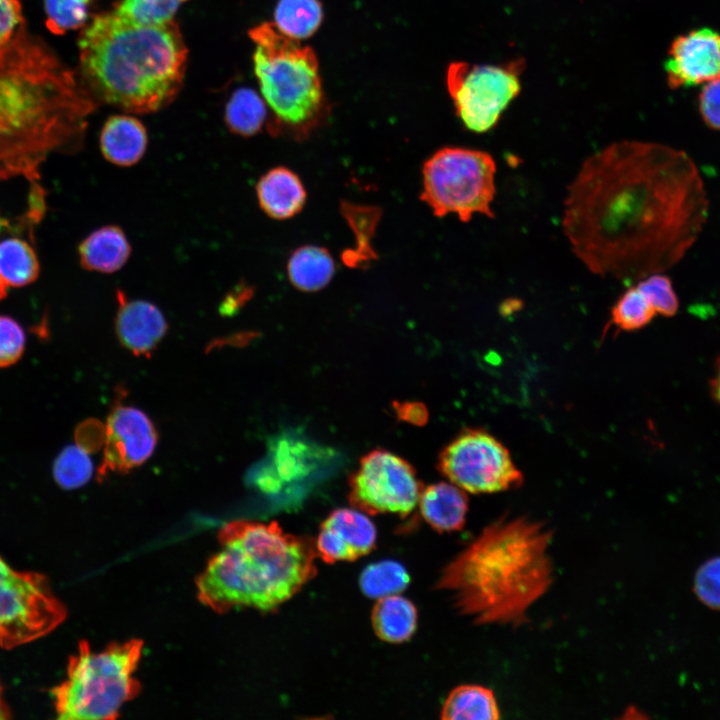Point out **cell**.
<instances>
[{
    "instance_id": "cell-37",
    "label": "cell",
    "mask_w": 720,
    "mask_h": 720,
    "mask_svg": "<svg viewBox=\"0 0 720 720\" xmlns=\"http://www.w3.org/2000/svg\"><path fill=\"white\" fill-rule=\"evenodd\" d=\"M252 295V289L244 284H239L235 289L231 290L221 305V312L224 314H232L243 305Z\"/></svg>"
},
{
    "instance_id": "cell-9",
    "label": "cell",
    "mask_w": 720,
    "mask_h": 720,
    "mask_svg": "<svg viewBox=\"0 0 720 720\" xmlns=\"http://www.w3.org/2000/svg\"><path fill=\"white\" fill-rule=\"evenodd\" d=\"M66 616V608L46 576L14 569L0 556L2 649L10 650L48 635Z\"/></svg>"
},
{
    "instance_id": "cell-26",
    "label": "cell",
    "mask_w": 720,
    "mask_h": 720,
    "mask_svg": "<svg viewBox=\"0 0 720 720\" xmlns=\"http://www.w3.org/2000/svg\"><path fill=\"white\" fill-rule=\"evenodd\" d=\"M267 118V104L253 89L239 88L233 92L225 107L224 119L228 129L239 136L256 135Z\"/></svg>"
},
{
    "instance_id": "cell-41",
    "label": "cell",
    "mask_w": 720,
    "mask_h": 720,
    "mask_svg": "<svg viewBox=\"0 0 720 720\" xmlns=\"http://www.w3.org/2000/svg\"><path fill=\"white\" fill-rule=\"evenodd\" d=\"M12 220L4 218L0 215V235L4 230H6L8 227L11 226ZM8 287L5 285V283L0 279V301L7 296Z\"/></svg>"
},
{
    "instance_id": "cell-23",
    "label": "cell",
    "mask_w": 720,
    "mask_h": 720,
    "mask_svg": "<svg viewBox=\"0 0 720 720\" xmlns=\"http://www.w3.org/2000/svg\"><path fill=\"white\" fill-rule=\"evenodd\" d=\"M335 263L327 249L305 245L294 250L287 263L290 282L299 290L314 292L332 279Z\"/></svg>"
},
{
    "instance_id": "cell-4",
    "label": "cell",
    "mask_w": 720,
    "mask_h": 720,
    "mask_svg": "<svg viewBox=\"0 0 720 720\" xmlns=\"http://www.w3.org/2000/svg\"><path fill=\"white\" fill-rule=\"evenodd\" d=\"M78 49L77 76L95 102L151 113L170 104L181 89L187 48L174 20L134 24L113 9L82 28Z\"/></svg>"
},
{
    "instance_id": "cell-10",
    "label": "cell",
    "mask_w": 720,
    "mask_h": 720,
    "mask_svg": "<svg viewBox=\"0 0 720 720\" xmlns=\"http://www.w3.org/2000/svg\"><path fill=\"white\" fill-rule=\"evenodd\" d=\"M524 61L475 65L456 61L446 72V84L456 114L465 128L484 133L494 128L521 90Z\"/></svg>"
},
{
    "instance_id": "cell-36",
    "label": "cell",
    "mask_w": 720,
    "mask_h": 720,
    "mask_svg": "<svg viewBox=\"0 0 720 720\" xmlns=\"http://www.w3.org/2000/svg\"><path fill=\"white\" fill-rule=\"evenodd\" d=\"M24 22L20 0H0V46L6 44Z\"/></svg>"
},
{
    "instance_id": "cell-24",
    "label": "cell",
    "mask_w": 720,
    "mask_h": 720,
    "mask_svg": "<svg viewBox=\"0 0 720 720\" xmlns=\"http://www.w3.org/2000/svg\"><path fill=\"white\" fill-rule=\"evenodd\" d=\"M500 709L494 692L485 686L465 684L454 688L442 709L443 720H495Z\"/></svg>"
},
{
    "instance_id": "cell-5",
    "label": "cell",
    "mask_w": 720,
    "mask_h": 720,
    "mask_svg": "<svg viewBox=\"0 0 720 720\" xmlns=\"http://www.w3.org/2000/svg\"><path fill=\"white\" fill-rule=\"evenodd\" d=\"M218 538V552L196 581L199 600L215 612L273 611L317 573L315 541L276 522H229Z\"/></svg>"
},
{
    "instance_id": "cell-2",
    "label": "cell",
    "mask_w": 720,
    "mask_h": 720,
    "mask_svg": "<svg viewBox=\"0 0 720 720\" xmlns=\"http://www.w3.org/2000/svg\"><path fill=\"white\" fill-rule=\"evenodd\" d=\"M96 102L25 22L0 46V181L40 179L52 155L77 152Z\"/></svg>"
},
{
    "instance_id": "cell-28",
    "label": "cell",
    "mask_w": 720,
    "mask_h": 720,
    "mask_svg": "<svg viewBox=\"0 0 720 720\" xmlns=\"http://www.w3.org/2000/svg\"><path fill=\"white\" fill-rule=\"evenodd\" d=\"M655 315L656 312L651 304L634 285L629 287L612 307L608 326L634 331L647 326Z\"/></svg>"
},
{
    "instance_id": "cell-29",
    "label": "cell",
    "mask_w": 720,
    "mask_h": 720,
    "mask_svg": "<svg viewBox=\"0 0 720 720\" xmlns=\"http://www.w3.org/2000/svg\"><path fill=\"white\" fill-rule=\"evenodd\" d=\"M93 0H44L45 25L56 35L83 28Z\"/></svg>"
},
{
    "instance_id": "cell-21",
    "label": "cell",
    "mask_w": 720,
    "mask_h": 720,
    "mask_svg": "<svg viewBox=\"0 0 720 720\" xmlns=\"http://www.w3.org/2000/svg\"><path fill=\"white\" fill-rule=\"evenodd\" d=\"M418 505L424 520L438 532L459 531L465 524L468 497L452 482H438L423 488Z\"/></svg>"
},
{
    "instance_id": "cell-11",
    "label": "cell",
    "mask_w": 720,
    "mask_h": 720,
    "mask_svg": "<svg viewBox=\"0 0 720 720\" xmlns=\"http://www.w3.org/2000/svg\"><path fill=\"white\" fill-rule=\"evenodd\" d=\"M438 466L450 482L473 494L502 492L523 482L509 450L480 428L460 432L440 452Z\"/></svg>"
},
{
    "instance_id": "cell-34",
    "label": "cell",
    "mask_w": 720,
    "mask_h": 720,
    "mask_svg": "<svg viewBox=\"0 0 720 720\" xmlns=\"http://www.w3.org/2000/svg\"><path fill=\"white\" fill-rule=\"evenodd\" d=\"M26 336L12 317L0 314V368L15 364L23 355Z\"/></svg>"
},
{
    "instance_id": "cell-25",
    "label": "cell",
    "mask_w": 720,
    "mask_h": 720,
    "mask_svg": "<svg viewBox=\"0 0 720 720\" xmlns=\"http://www.w3.org/2000/svg\"><path fill=\"white\" fill-rule=\"evenodd\" d=\"M323 20L319 0H279L274 11V25L284 35L304 40L311 37Z\"/></svg>"
},
{
    "instance_id": "cell-3",
    "label": "cell",
    "mask_w": 720,
    "mask_h": 720,
    "mask_svg": "<svg viewBox=\"0 0 720 720\" xmlns=\"http://www.w3.org/2000/svg\"><path fill=\"white\" fill-rule=\"evenodd\" d=\"M552 539L543 521L503 515L442 569L436 586L474 624L520 626L552 585Z\"/></svg>"
},
{
    "instance_id": "cell-19",
    "label": "cell",
    "mask_w": 720,
    "mask_h": 720,
    "mask_svg": "<svg viewBox=\"0 0 720 720\" xmlns=\"http://www.w3.org/2000/svg\"><path fill=\"white\" fill-rule=\"evenodd\" d=\"M256 196L262 211L276 220L295 216L306 202V190L300 178L283 166L274 167L260 177Z\"/></svg>"
},
{
    "instance_id": "cell-13",
    "label": "cell",
    "mask_w": 720,
    "mask_h": 720,
    "mask_svg": "<svg viewBox=\"0 0 720 720\" xmlns=\"http://www.w3.org/2000/svg\"><path fill=\"white\" fill-rule=\"evenodd\" d=\"M157 439L156 429L144 412L121 404L114 407L106 422L99 480L144 463L154 452Z\"/></svg>"
},
{
    "instance_id": "cell-39",
    "label": "cell",
    "mask_w": 720,
    "mask_h": 720,
    "mask_svg": "<svg viewBox=\"0 0 720 720\" xmlns=\"http://www.w3.org/2000/svg\"><path fill=\"white\" fill-rule=\"evenodd\" d=\"M710 387L713 397L720 402V358L717 360Z\"/></svg>"
},
{
    "instance_id": "cell-18",
    "label": "cell",
    "mask_w": 720,
    "mask_h": 720,
    "mask_svg": "<svg viewBox=\"0 0 720 720\" xmlns=\"http://www.w3.org/2000/svg\"><path fill=\"white\" fill-rule=\"evenodd\" d=\"M99 146L105 160L119 167H130L137 164L146 152L147 130L133 116L112 115L101 129Z\"/></svg>"
},
{
    "instance_id": "cell-31",
    "label": "cell",
    "mask_w": 720,
    "mask_h": 720,
    "mask_svg": "<svg viewBox=\"0 0 720 720\" xmlns=\"http://www.w3.org/2000/svg\"><path fill=\"white\" fill-rule=\"evenodd\" d=\"M93 473V463L87 449L78 446L66 447L56 458L53 474L63 488L75 489L85 485Z\"/></svg>"
},
{
    "instance_id": "cell-17",
    "label": "cell",
    "mask_w": 720,
    "mask_h": 720,
    "mask_svg": "<svg viewBox=\"0 0 720 720\" xmlns=\"http://www.w3.org/2000/svg\"><path fill=\"white\" fill-rule=\"evenodd\" d=\"M115 330L120 343L136 356H149L166 334L168 325L161 310L146 300H129L116 294Z\"/></svg>"
},
{
    "instance_id": "cell-27",
    "label": "cell",
    "mask_w": 720,
    "mask_h": 720,
    "mask_svg": "<svg viewBox=\"0 0 720 720\" xmlns=\"http://www.w3.org/2000/svg\"><path fill=\"white\" fill-rule=\"evenodd\" d=\"M410 576L403 565L383 560L367 566L360 575L361 591L370 598H383L399 594L406 589Z\"/></svg>"
},
{
    "instance_id": "cell-38",
    "label": "cell",
    "mask_w": 720,
    "mask_h": 720,
    "mask_svg": "<svg viewBox=\"0 0 720 720\" xmlns=\"http://www.w3.org/2000/svg\"><path fill=\"white\" fill-rule=\"evenodd\" d=\"M398 414L402 418L416 424L425 422L427 418L426 409L422 405H418L416 403H406L401 406L398 410Z\"/></svg>"
},
{
    "instance_id": "cell-7",
    "label": "cell",
    "mask_w": 720,
    "mask_h": 720,
    "mask_svg": "<svg viewBox=\"0 0 720 720\" xmlns=\"http://www.w3.org/2000/svg\"><path fill=\"white\" fill-rule=\"evenodd\" d=\"M143 649L141 640L113 643L94 651L87 641L68 661L65 680L50 691L57 718L112 720L140 691L134 673Z\"/></svg>"
},
{
    "instance_id": "cell-8",
    "label": "cell",
    "mask_w": 720,
    "mask_h": 720,
    "mask_svg": "<svg viewBox=\"0 0 720 720\" xmlns=\"http://www.w3.org/2000/svg\"><path fill=\"white\" fill-rule=\"evenodd\" d=\"M496 162L486 151L444 147L423 166V200L437 217L456 214L468 222L475 214L494 218Z\"/></svg>"
},
{
    "instance_id": "cell-15",
    "label": "cell",
    "mask_w": 720,
    "mask_h": 720,
    "mask_svg": "<svg viewBox=\"0 0 720 720\" xmlns=\"http://www.w3.org/2000/svg\"><path fill=\"white\" fill-rule=\"evenodd\" d=\"M376 538L375 525L362 511L340 508L322 522L315 546L326 563L354 561L374 549Z\"/></svg>"
},
{
    "instance_id": "cell-12",
    "label": "cell",
    "mask_w": 720,
    "mask_h": 720,
    "mask_svg": "<svg viewBox=\"0 0 720 720\" xmlns=\"http://www.w3.org/2000/svg\"><path fill=\"white\" fill-rule=\"evenodd\" d=\"M349 500L370 515L396 514L407 517L418 505L422 484L414 468L386 450L364 456L349 480Z\"/></svg>"
},
{
    "instance_id": "cell-16",
    "label": "cell",
    "mask_w": 720,
    "mask_h": 720,
    "mask_svg": "<svg viewBox=\"0 0 720 720\" xmlns=\"http://www.w3.org/2000/svg\"><path fill=\"white\" fill-rule=\"evenodd\" d=\"M46 209L28 204L25 213L17 217L0 235V279L8 288L23 287L34 282L40 273V263L32 246L34 228Z\"/></svg>"
},
{
    "instance_id": "cell-22",
    "label": "cell",
    "mask_w": 720,
    "mask_h": 720,
    "mask_svg": "<svg viewBox=\"0 0 720 720\" xmlns=\"http://www.w3.org/2000/svg\"><path fill=\"white\" fill-rule=\"evenodd\" d=\"M417 609L399 594L379 598L371 621L375 634L389 643H402L411 638L417 627Z\"/></svg>"
},
{
    "instance_id": "cell-6",
    "label": "cell",
    "mask_w": 720,
    "mask_h": 720,
    "mask_svg": "<svg viewBox=\"0 0 720 720\" xmlns=\"http://www.w3.org/2000/svg\"><path fill=\"white\" fill-rule=\"evenodd\" d=\"M262 97L272 111L273 135L306 140L326 120L329 106L315 52L280 32L274 23L249 31Z\"/></svg>"
},
{
    "instance_id": "cell-20",
    "label": "cell",
    "mask_w": 720,
    "mask_h": 720,
    "mask_svg": "<svg viewBox=\"0 0 720 720\" xmlns=\"http://www.w3.org/2000/svg\"><path fill=\"white\" fill-rule=\"evenodd\" d=\"M130 242L117 225H105L87 235L78 246L80 265L88 271L111 274L119 271L131 255Z\"/></svg>"
},
{
    "instance_id": "cell-14",
    "label": "cell",
    "mask_w": 720,
    "mask_h": 720,
    "mask_svg": "<svg viewBox=\"0 0 720 720\" xmlns=\"http://www.w3.org/2000/svg\"><path fill=\"white\" fill-rule=\"evenodd\" d=\"M664 69L671 88L720 78V34L702 27L678 36L671 44Z\"/></svg>"
},
{
    "instance_id": "cell-32",
    "label": "cell",
    "mask_w": 720,
    "mask_h": 720,
    "mask_svg": "<svg viewBox=\"0 0 720 720\" xmlns=\"http://www.w3.org/2000/svg\"><path fill=\"white\" fill-rule=\"evenodd\" d=\"M637 288L646 297L656 314L671 317L679 308V300L671 280L660 273L650 274L640 279Z\"/></svg>"
},
{
    "instance_id": "cell-30",
    "label": "cell",
    "mask_w": 720,
    "mask_h": 720,
    "mask_svg": "<svg viewBox=\"0 0 720 720\" xmlns=\"http://www.w3.org/2000/svg\"><path fill=\"white\" fill-rule=\"evenodd\" d=\"M187 0H121L114 8L123 19L140 25L162 24L173 20Z\"/></svg>"
},
{
    "instance_id": "cell-1",
    "label": "cell",
    "mask_w": 720,
    "mask_h": 720,
    "mask_svg": "<svg viewBox=\"0 0 720 720\" xmlns=\"http://www.w3.org/2000/svg\"><path fill=\"white\" fill-rule=\"evenodd\" d=\"M708 207L704 182L687 153L623 140L583 161L568 185L561 226L591 273L639 281L686 255Z\"/></svg>"
},
{
    "instance_id": "cell-33",
    "label": "cell",
    "mask_w": 720,
    "mask_h": 720,
    "mask_svg": "<svg viewBox=\"0 0 720 720\" xmlns=\"http://www.w3.org/2000/svg\"><path fill=\"white\" fill-rule=\"evenodd\" d=\"M693 591L706 607L720 611V556L706 560L697 569Z\"/></svg>"
},
{
    "instance_id": "cell-35",
    "label": "cell",
    "mask_w": 720,
    "mask_h": 720,
    "mask_svg": "<svg viewBox=\"0 0 720 720\" xmlns=\"http://www.w3.org/2000/svg\"><path fill=\"white\" fill-rule=\"evenodd\" d=\"M699 111L712 129L720 130V78L707 82L699 95Z\"/></svg>"
},
{
    "instance_id": "cell-40",
    "label": "cell",
    "mask_w": 720,
    "mask_h": 720,
    "mask_svg": "<svg viewBox=\"0 0 720 720\" xmlns=\"http://www.w3.org/2000/svg\"><path fill=\"white\" fill-rule=\"evenodd\" d=\"M12 718V711L4 698V688L0 680V720Z\"/></svg>"
}]
</instances>
